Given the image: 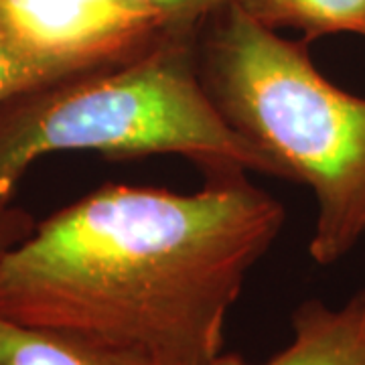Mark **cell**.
I'll list each match as a JSON object with an SVG mask.
<instances>
[{
    "label": "cell",
    "instance_id": "1",
    "mask_svg": "<svg viewBox=\"0 0 365 365\" xmlns=\"http://www.w3.org/2000/svg\"><path fill=\"white\" fill-rule=\"evenodd\" d=\"M284 207L248 175L195 193L106 182L0 254V314L136 365H220Z\"/></svg>",
    "mask_w": 365,
    "mask_h": 365
},
{
    "label": "cell",
    "instance_id": "2",
    "mask_svg": "<svg viewBox=\"0 0 365 365\" xmlns=\"http://www.w3.org/2000/svg\"><path fill=\"white\" fill-rule=\"evenodd\" d=\"M205 25V23H203ZM203 25L173 26L150 49L114 66L47 79L0 102V213L39 158L175 155L211 175H272L223 120L199 69Z\"/></svg>",
    "mask_w": 365,
    "mask_h": 365
},
{
    "label": "cell",
    "instance_id": "3",
    "mask_svg": "<svg viewBox=\"0 0 365 365\" xmlns=\"http://www.w3.org/2000/svg\"><path fill=\"white\" fill-rule=\"evenodd\" d=\"M205 25L199 69L211 102L274 177L313 191L309 254L335 264L365 237V98L317 69L309 41L284 39L235 4Z\"/></svg>",
    "mask_w": 365,
    "mask_h": 365
},
{
    "label": "cell",
    "instance_id": "4",
    "mask_svg": "<svg viewBox=\"0 0 365 365\" xmlns=\"http://www.w3.org/2000/svg\"><path fill=\"white\" fill-rule=\"evenodd\" d=\"M173 26L138 0H0L2 41L53 78L128 61Z\"/></svg>",
    "mask_w": 365,
    "mask_h": 365
},
{
    "label": "cell",
    "instance_id": "5",
    "mask_svg": "<svg viewBox=\"0 0 365 365\" xmlns=\"http://www.w3.org/2000/svg\"><path fill=\"white\" fill-rule=\"evenodd\" d=\"M220 365L246 364L225 353ZM258 365H365V288L343 307L304 300L292 313V339Z\"/></svg>",
    "mask_w": 365,
    "mask_h": 365
},
{
    "label": "cell",
    "instance_id": "6",
    "mask_svg": "<svg viewBox=\"0 0 365 365\" xmlns=\"http://www.w3.org/2000/svg\"><path fill=\"white\" fill-rule=\"evenodd\" d=\"M268 29H297L304 41L351 33L365 37V0H234Z\"/></svg>",
    "mask_w": 365,
    "mask_h": 365
},
{
    "label": "cell",
    "instance_id": "7",
    "mask_svg": "<svg viewBox=\"0 0 365 365\" xmlns=\"http://www.w3.org/2000/svg\"><path fill=\"white\" fill-rule=\"evenodd\" d=\"M0 365H136L49 329L0 314Z\"/></svg>",
    "mask_w": 365,
    "mask_h": 365
},
{
    "label": "cell",
    "instance_id": "8",
    "mask_svg": "<svg viewBox=\"0 0 365 365\" xmlns=\"http://www.w3.org/2000/svg\"><path fill=\"white\" fill-rule=\"evenodd\" d=\"M47 79L55 78L43 71L41 67L29 63L0 37V102L16 91L33 88Z\"/></svg>",
    "mask_w": 365,
    "mask_h": 365
},
{
    "label": "cell",
    "instance_id": "9",
    "mask_svg": "<svg viewBox=\"0 0 365 365\" xmlns=\"http://www.w3.org/2000/svg\"><path fill=\"white\" fill-rule=\"evenodd\" d=\"M169 19L173 25H203L209 16L234 0H138Z\"/></svg>",
    "mask_w": 365,
    "mask_h": 365
},
{
    "label": "cell",
    "instance_id": "10",
    "mask_svg": "<svg viewBox=\"0 0 365 365\" xmlns=\"http://www.w3.org/2000/svg\"><path fill=\"white\" fill-rule=\"evenodd\" d=\"M33 227L35 222L25 209L14 205L9 211L0 213V254L19 244Z\"/></svg>",
    "mask_w": 365,
    "mask_h": 365
}]
</instances>
